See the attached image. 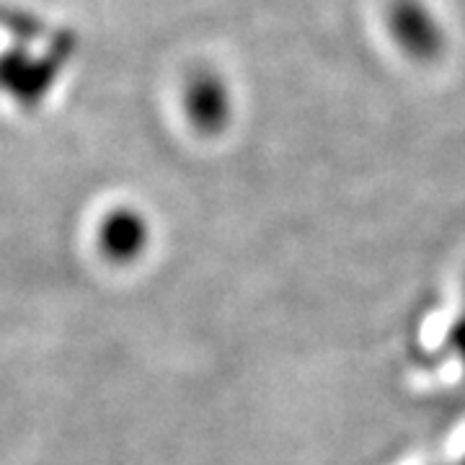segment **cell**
Wrapping results in <instances>:
<instances>
[{"mask_svg":"<svg viewBox=\"0 0 465 465\" xmlns=\"http://www.w3.org/2000/svg\"><path fill=\"white\" fill-rule=\"evenodd\" d=\"M150 231L145 217L134 210H116L101 223L99 246L114 264H130L148 249Z\"/></svg>","mask_w":465,"mask_h":465,"instance_id":"6da1fadb","label":"cell"},{"mask_svg":"<svg viewBox=\"0 0 465 465\" xmlns=\"http://www.w3.org/2000/svg\"><path fill=\"white\" fill-rule=\"evenodd\" d=\"M445 349L450 354L460 362V370L465 375V287H463V305H460V313L455 316V321L450 323L448 339H445Z\"/></svg>","mask_w":465,"mask_h":465,"instance_id":"7a4b0ae2","label":"cell"},{"mask_svg":"<svg viewBox=\"0 0 465 465\" xmlns=\"http://www.w3.org/2000/svg\"><path fill=\"white\" fill-rule=\"evenodd\" d=\"M460 465H465V455H463V460H460Z\"/></svg>","mask_w":465,"mask_h":465,"instance_id":"3957f363","label":"cell"}]
</instances>
